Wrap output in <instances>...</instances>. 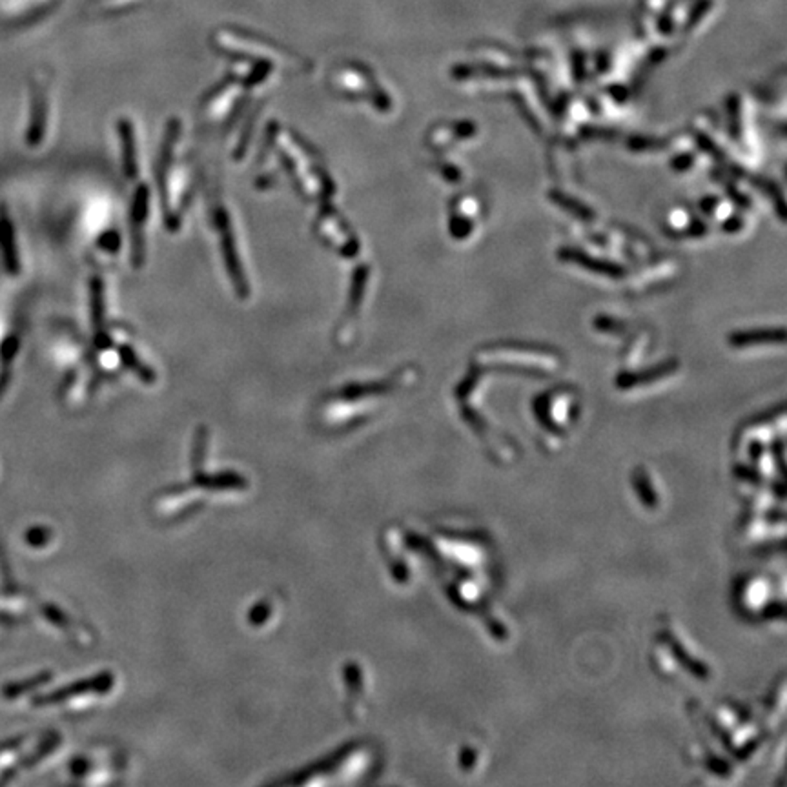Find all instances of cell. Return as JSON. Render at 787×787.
Listing matches in <instances>:
<instances>
[{
    "instance_id": "obj_1",
    "label": "cell",
    "mask_w": 787,
    "mask_h": 787,
    "mask_svg": "<svg viewBox=\"0 0 787 787\" xmlns=\"http://www.w3.org/2000/svg\"><path fill=\"white\" fill-rule=\"evenodd\" d=\"M279 163L290 175L297 194L310 203H326L335 194V182L316 151L295 133L275 135Z\"/></svg>"
},
{
    "instance_id": "obj_2",
    "label": "cell",
    "mask_w": 787,
    "mask_h": 787,
    "mask_svg": "<svg viewBox=\"0 0 787 787\" xmlns=\"http://www.w3.org/2000/svg\"><path fill=\"white\" fill-rule=\"evenodd\" d=\"M180 137V123L170 120L164 133L161 161H159V185L163 192L164 221L170 230H177L182 223L185 211L194 194V172L192 164L175 157V146Z\"/></svg>"
},
{
    "instance_id": "obj_7",
    "label": "cell",
    "mask_w": 787,
    "mask_h": 787,
    "mask_svg": "<svg viewBox=\"0 0 787 787\" xmlns=\"http://www.w3.org/2000/svg\"><path fill=\"white\" fill-rule=\"evenodd\" d=\"M366 283V272H357L354 275L352 290H350V297H348L347 312L343 314L341 321H339L337 330L334 332V335H337L339 343H343L345 339H350V335L354 334V325H356V316L359 310L361 297H363V286Z\"/></svg>"
},
{
    "instance_id": "obj_4",
    "label": "cell",
    "mask_w": 787,
    "mask_h": 787,
    "mask_svg": "<svg viewBox=\"0 0 787 787\" xmlns=\"http://www.w3.org/2000/svg\"><path fill=\"white\" fill-rule=\"evenodd\" d=\"M317 237L325 242L330 250L337 252L343 257H354L357 254V239L354 235L352 228L345 223L337 210L323 203L321 210L317 211L316 223H314Z\"/></svg>"
},
{
    "instance_id": "obj_3",
    "label": "cell",
    "mask_w": 787,
    "mask_h": 787,
    "mask_svg": "<svg viewBox=\"0 0 787 787\" xmlns=\"http://www.w3.org/2000/svg\"><path fill=\"white\" fill-rule=\"evenodd\" d=\"M211 217H213V225H216L217 237H219L221 255H223V261H225V268L228 272L233 290H235L239 299H248L250 297V283H248L247 275H244V268H242L241 257H239L237 242H235V235H233L230 216L226 208L223 206V203L213 204Z\"/></svg>"
},
{
    "instance_id": "obj_8",
    "label": "cell",
    "mask_w": 787,
    "mask_h": 787,
    "mask_svg": "<svg viewBox=\"0 0 787 787\" xmlns=\"http://www.w3.org/2000/svg\"><path fill=\"white\" fill-rule=\"evenodd\" d=\"M119 130V139L123 144V170L128 179H135L139 172L137 164V150H135V133H133V124L128 119H120L117 124Z\"/></svg>"
},
{
    "instance_id": "obj_5",
    "label": "cell",
    "mask_w": 787,
    "mask_h": 787,
    "mask_svg": "<svg viewBox=\"0 0 787 787\" xmlns=\"http://www.w3.org/2000/svg\"><path fill=\"white\" fill-rule=\"evenodd\" d=\"M148 201L150 192L148 186L141 185L135 190L130 211V241H132V263L135 268H141L144 261V225L148 217Z\"/></svg>"
},
{
    "instance_id": "obj_6",
    "label": "cell",
    "mask_w": 787,
    "mask_h": 787,
    "mask_svg": "<svg viewBox=\"0 0 787 787\" xmlns=\"http://www.w3.org/2000/svg\"><path fill=\"white\" fill-rule=\"evenodd\" d=\"M239 101V86H225V89H217L206 102H204L203 113L210 123H221V120L230 119L237 106Z\"/></svg>"
},
{
    "instance_id": "obj_9",
    "label": "cell",
    "mask_w": 787,
    "mask_h": 787,
    "mask_svg": "<svg viewBox=\"0 0 787 787\" xmlns=\"http://www.w3.org/2000/svg\"><path fill=\"white\" fill-rule=\"evenodd\" d=\"M93 323L101 334V325H104V285H93Z\"/></svg>"
}]
</instances>
